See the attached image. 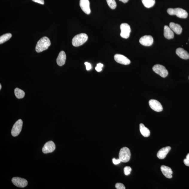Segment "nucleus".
Segmentation results:
<instances>
[{"label": "nucleus", "instance_id": "dca6fc26", "mask_svg": "<svg viewBox=\"0 0 189 189\" xmlns=\"http://www.w3.org/2000/svg\"><path fill=\"white\" fill-rule=\"evenodd\" d=\"M161 170L163 175L166 178L170 179L172 177L173 172L171 168L165 165H162L161 167Z\"/></svg>", "mask_w": 189, "mask_h": 189}, {"label": "nucleus", "instance_id": "6e6552de", "mask_svg": "<svg viewBox=\"0 0 189 189\" xmlns=\"http://www.w3.org/2000/svg\"><path fill=\"white\" fill-rule=\"evenodd\" d=\"M12 181L14 185L20 188H24L28 185L27 180L25 179L19 177H14Z\"/></svg>", "mask_w": 189, "mask_h": 189}, {"label": "nucleus", "instance_id": "ddd939ff", "mask_svg": "<svg viewBox=\"0 0 189 189\" xmlns=\"http://www.w3.org/2000/svg\"><path fill=\"white\" fill-rule=\"evenodd\" d=\"M80 6L82 10L86 14H89L91 13L89 0H80Z\"/></svg>", "mask_w": 189, "mask_h": 189}, {"label": "nucleus", "instance_id": "393cba45", "mask_svg": "<svg viewBox=\"0 0 189 189\" xmlns=\"http://www.w3.org/2000/svg\"><path fill=\"white\" fill-rule=\"evenodd\" d=\"M131 168L129 166H126L124 168V173L125 175L129 176L130 175L131 171Z\"/></svg>", "mask_w": 189, "mask_h": 189}, {"label": "nucleus", "instance_id": "f704fd0d", "mask_svg": "<svg viewBox=\"0 0 189 189\" xmlns=\"http://www.w3.org/2000/svg\"></svg>", "mask_w": 189, "mask_h": 189}, {"label": "nucleus", "instance_id": "f03ea898", "mask_svg": "<svg viewBox=\"0 0 189 189\" xmlns=\"http://www.w3.org/2000/svg\"><path fill=\"white\" fill-rule=\"evenodd\" d=\"M167 12L170 15H176L178 18L185 19L188 17V13L184 9L180 8L175 9L169 8L167 10Z\"/></svg>", "mask_w": 189, "mask_h": 189}, {"label": "nucleus", "instance_id": "1a4fd4ad", "mask_svg": "<svg viewBox=\"0 0 189 189\" xmlns=\"http://www.w3.org/2000/svg\"><path fill=\"white\" fill-rule=\"evenodd\" d=\"M149 104L150 108L156 112H159L163 110V106L161 103L158 100H149Z\"/></svg>", "mask_w": 189, "mask_h": 189}, {"label": "nucleus", "instance_id": "9d476101", "mask_svg": "<svg viewBox=\"0 0 189 189\" xmlns=\"http://www.w3.org/2000/svg\"><path fill=\"white\" fill-rule=\"evenodd\" d=\"M55 149V145L52 141L47 142L45 143L42 149V151L45 154L52 153Z\"/></svg>", "mask_w": 189, "mask_h": 189}, {"label": "nucleus", "instance_id": "c756f323", "mask_svg": "<svg viewBox=\"0 0 189 189\" xmlns=\"http://www.w3.org/2000/svg\"><path fill=\"white\" fill-rule=\"evenodd\" d=\"M33 1L35 2L44 5V0H32Z\"/></svg>", "mask_w": 189, "mask_h": 189}, {"label": "nucleus", "instance_id": "aec40b11", "mask_svg": "<svg viewBox=\"0 0 189 189\" xmlns=\"http://www.w3.org/2000/svg\"><path fill=\"white\" fill-rule=\"evenodd\" d=\"M140 131L142 135L145 137H148L150 134V132L148 129L146 127L143 123L139 125Z\"/></svg>", "mask_w": 189, "mask_h": 189}, {"label": "nucleus", "instance_id": "cd10ccee", "mask_svg": "<svg viewBox=\"0 0 189 189\" xmlns=\"http://www.w3.org/2000/svg\"><path fill=\"white\" fill-rule=\"evenodd\" d=\"M85 64L86 66V69L87 71H89L92 68V65L90 63L88 62H85Z\"/></svg>", "mask_w": 189, "mask_h": 189}, {"label": "nucleus", "instance_id": "4be33fe9", "mask_svg": "<svg viewBox=\"0 0 189 189\" xmlns=\"http://www.w3.org/2000/svg\"><path fill=\"white\" fill-rule=\"evenodd\" d=\"M142 2L145 7L149 8L155 5V0H142Z\"/></svg>", "mask_w": 189, "mask_h": 189}, {"label": "nucleus", "instance_id": "423d86ee", "mask_svg": "<svg viewBox=\"0 0 189 189\" xmlns=\"http://www.w3.org/2000/svg\"><path fill=\"white\" fill-rule=\"evenodd\" d=\"M23 122L20 119L14 124L12 129L11 134L13 137H16L19 134L22 130Z\"/></svg>", "mask_w": 189, "mask_h": 189}, {"label": "nucleus", "instance_id": "c85d7f7f", "mask_svg": "<svg viewBox=\"0 0 189 189\" xmlns=\"http://www.w3.org/2000/svg\"><path fill=\"white\" fill-rule=\"evenodd\" d=\"M112 162L115 165H118V164H120L121 162V160L120 159H116L115 158H113L112 159Z\"/></svg>", "mask_w": 189, "mask_h": 189}, {"label": "nucleus", "instance_id": "72a5a7b5", "mask_svg": "<svg viewBox=\"0 0 189 189\" xmlns=\"http://www.w3.org/2000/svg\"><path fill=\"white\" fill-rule=\"evenodd\" d=\"M1 84H0V90L1 89Z\"/></svg>", "mask_w": 189, "mask_h": 189}, {"label": "nucleus", "instance_id": "b1692460", "mask_svg": "<svg viewBox=\"0 0 189 189\" xmlns=\"http://www.w3.org/2000/svg\"><path fill=\"white\" fill-rule=\"evenodd\" d=\"M107 3L111 9L114 10L117 7V4L115 0H106Z\"/></svg>", "mask_w": 189, "mask_h": 189}, {"label": "nucleus", "instance_id": "4468645a", "mask_svg": "<svg viewBox=\"0 0 189 189\" xmlns=\"http://www.w3.org/2000/svg\"><path fill=\"white\" fill-rule=\"evenodd\" d=\"M170 149H171V147H170L162 148L157 153L158 158L160 159H164L166 157Z\"/></svg>", "mask_w": 189, "mask_h": 189}, {"label": "nucleus", "instance_id": "a878e982", "mask_svg": "<svg viewBox=\"0 0 189 189\" xmlns=\"http://www.w3.org/2000/svg\"><path fill=\"white\" fill-rule=\"evenodd\" d=\"M103 67V64L101 63H98L95 67V69L98 72H100L102 71V67Z\"/></svg>", "mask_w": 189, "mask_h": 189}, {"label": "nucleus", "instance_id": "412c9836", "mask_svg": "<svg viewBox=\"0 0 189 189\" xmlns=\"http://www.w3.org/2000/svg\"><path fill=\"white\" fill-rule=\"evenodd\" d=\"M14 94L17 98L18 99H21V98L24 97L25 93L23 90L20 89L18 88H16L14 90Z\"/></svg>", "mask_w": 189, "mask_h": 189}, {"label": "nucleus", "instance_id": "bb28decb", "mask_svg": "<svg viewBox=\"0 0 189 189\" xmlns=\"http://www.w3.org/2000/svg\"><path fill=\"white\" fill-rule=\"evenodd\" d=\"M115 188L117 189H125V187L124 185L121 183H118L115 185Z\"/></svg>", "mask_w": 189, "mask_h": 189}, {"label": "nucleus", "instance_id": "2eb2a0df", "mask_svg": "<svg viewBox=\"0 0 189 189\" xmlns=\"http://www.w3.org/2000/svg\"><path fill=\"white\" fill-rule=\"evenodd\" d=\"M66 59V55L64 51H62L60 52L57 59V64L62 66L65 64Z\"/></svg>", "mask_w": 189, "mask_h": 189}, {"label": "nucleus", "instance_id": "20e7f679", "mask_svg": "<svg viewBox=\"0 0 189 189\" xmlns=\"http://www.w3.org/2000/svg\"><path fill=\"white\" fill-rule=\"evenodd\" d=\"M119 159L123 163H127L130 161L131 153L128 147H124L121 149L119 153Z\"/></svg>", "mask_w": 189, "mask_h": 189}, {"label": "nucleus", "instance_id": "f257e3e1", "mask_svg": "<svg viewBox=\"0 0 189 189\" xmlns=\"http://www.w3.org/2000/svg\"><path fill=\"white\" fill-rule=\"evenodd\" d=\"M51 45L50 39L47 37L44 36L38 41L36 45V50L38 53H40L47 50Z\"/></svg>", "mask_w": 189, "mask_h": 189}, {"label": "nucleus", "instance_id": "39448f33", "mask_svg": "<svg viewBox=\"0 0 189 189\" xmlns=\"http://www.w3.org/2000/svg\"><path fill=\"white\" fill-rule=\"evenodd\" d=\"M153 69L155 73L158 74L162 77H166L168 75L167 70L163 65H156L153 67Z\"/></svg>", "mask_w": 189, "mask_h": 189}, {"label": "nucleus", "instance_id": "7c9ffc66", "mask_svg": "<svg viewBox=\"0 0 189 189\" xmlns=\"http://www.w3.org/2000/svg\"><path fill=\"white\" fill-rule=\"evenodd\" d=\"M184 163L187 166H189V160L185 159L184 161Z\"/></svg>", "mask_w": 189, "mask_h": 189}, {"label": "nucleus", "instance_id": "7ed1b4c3", "mask_svg": "<svg viewBox=\"0 0 189 189\" xmlns=\"http://www.w3.org/2000/svg\"><path fill=\"white\" fill-rule=\"evenodd\" d=\"M88 36L85 33H81L77 35L73 38L72 43L73 46L79 47L83 45L87 42Z\"/></svg>", "mask_w": 189, "mask_h": 189}, {"label": "nucleus", "instance_id": "5701e85b", "mask_svg": "<svg viewBox=\"0 0 189 189\" xmlns=\"http://www.w3.org/2000/svg\"><path fill=\"white\" fill-rule=\"evenodd\" d=\"M12 36V34L10 33H6L1 36L0 37V44H2L9 40L11 38Z\"/></svg>", "mask_w": 189, "mask_h": 189}, {"label": "nucleus", "instance_id": "2f4dec72", "mask_svg": "<svg viewBox=\"0 0 189 189\" xmlns=\"http://www.w3.org/2000/svg\"><path fill=\"white\" fill-rule=\"evenodd\" d=\"M119 1H122L123 3H126L128 2L129 0H119Z\"/></svg>", "mask_w": 189, "mask_h": 189}, {"label": "nucleus", "instance_id": "f3484780", "mask_svg": "<svg viewBox=\"0 0 189 189\" xmlns=\"http://www.w3.org/2000/svg\"><path fill=\"white\" fill-rule=\"evenodd\" d=\"M176 53L181 58L187 60L189 59V54L187 51L183 48H179L176 49Z\"/></svg>", "mask_w": 189, "mask_h": 189}, {"label": "nucleus", "instance_id": "f8f14e48", "mask_svg": "<svg viewBox=\"0 0 189 189\" xmlns=\"http://www.w3.org/2000/svg\"><path fill=\"white\" fill-rule=\"evenodd\" d=\"M153 39L151 36H145L142 37L139 40V42L145 46H150L153 45Z\"/></svg>", "mask_w": 189, "mask_h": 189}, {"label": "nucleus", "instance_id": "a211bd4d", "mask_svg": "<svg viewBox=\"0 0 189 189\" xmlns=\"http://www.w3.org/2000/svg\"><path fill=\"white\" fill-rule=\"evenodd\" d=\"M164 36L168 39H173L174 37L173 32L170 27L165 25L164 28Z\"/></svg>", "mask_w": 189, "mask_h": 189}, {"label": "nucleus", "instance_id": "0eeeda50", "mask_svg": "<svg viewBox=\"0 0 189 189\" xmlns=\"http://www.w3.org/2000/svg\"><path fill=\"white\" fill-rule=\"evenodd\" d=\"M121 32L120 36L121 37L127 39L130 36L131 31L130 26L128 24L123 23L120 26Z\"/></svg>", "mask_w": 189, "mask_h": 189}, {"label": "nucleus", "instance_id": "6ab92c4d", "mask_svg": "<svg viewBox=\"0 0 189 189\" xmlns=\"http://www.w3.org/2000/svg\"><path fill=\"white\" fill-rule=\"evenodd\" d=\"M170 28L177 34L179 35L181 34L182 32V28L179 25L171 22L170 24Z\"/></svg>", "mask_w": 189, "mask_h": 189}, {"label": "nucleus", "instance_id": "473e14b6", "mask_svg": "<svg viewBox=\"0 0 189 189\" xmlns=\"http://www.w3.org/2000/svg\"><path fill=\"white\" fill-rule=\"evenodd\" d=\"M186 158L189 160V153L188 154V155H187Z\"/></svg>", "mask_w": 189, "mask_h": 189}, {"label": "nucleus", "instance_id": "9b49d317", "mask_svg": "<svg viewBox=\"0 0 189 189\" xmlns=\"http://www.w3.org/2000/svg\"><path fill=\"white\" fill-rule=\"evenodd\" d=\"M114 59L117 63L121 64L128 65L130 64L131 63L130 60L127 57L120 54H116L115 55Z\"/></svg>", "mask_w": 189, "mask_h": 189}]
</instances>
